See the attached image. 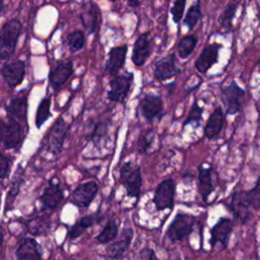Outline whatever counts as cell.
<instances>
[{
    "label": "cell",
    "mask_w": 260,
    "mask_h": 260,
    "mask_svg": "<svg viewBox=\"0 0 260 260\" xmlns=\"http://www.w3.org/2000/svg\"><path fill=\"white\" fill-rule=\"evenodd\" d=\"M22 25L17 18L7 20L0 28V59L10 58L16 48Z\"/></svg>",
    "instance_id": "1"
},
{
    "label": "cell",
    "mask_w": 260,
    "mask_h": 260,
    "mask_svg": "<svg viewBox=\"0 0 260 260\" xmlns=\"http://www.w3.org/2000/svg\"><path fill=\"white\" fill-rule=\"evenodd\" d=\"M120 183L125 187L127 195L138 198L141 193L142 177L140 168L131 161L125 162L120 169Z\"/></svg>",
    "instance_id": "2"
},
{
    "label": "cell",
    "mask_w": 260,
    "mask_h": 260,
    "mask_svg": "<svg viewBox=\"0 0 260 260\" xmlns=\"http://www.w3.org/2000/svg\"><path fill=\"white\" fill-rule=\"evenodd\" d=\"M69 128L70 126L64 121V119L59 118L53 124L44 139L45 148L53 154H59L69 132Z\"/></svg>",
    "instance_id": "3"
},
{
    "label": "cell",
    "mask_w": 260,
    "mask_h": 260,
    "mask_svg": "<svg viewBox=\"0 0 260 260\" xmlns=\"http://www.w3.org/2000/svg\"><path fill=\"white\" fill-rule=\"evenodd\" d=\"M195 217L191 214L179 212L167 230V236L172 242L185 239L193 231Z\"/></svg>",
    "instance_id": "4"
},
{
    "label": "cell",
    "mask_w": 260,
    "mask_h": 260,
    "mask_svg": "<svg viewBox=\"0 0 260 260\" xmlns=\"http://www.w3.org/2000/svg\"><path fill=\"white\" fill-rule=\"evenodd\" d=\"M175 191L176 186L173 178L165 179L157 185L153 196V203L156 210L161 211L173 208Z\"/></svg>",
    "instance_id": "5"
},
{
    "label": "cell",
    "mask_w": 260,
    "mask_h": 260,
    "mask_svg": "<svg viewBox=\"0 0 260 260\" xmlns=\"http://www.w3.org/2000/svg\"><path fill=\"white\" fill-rule=\"evenodd\" d=\"M245 96V90L235 81L221 89V99L226 107L228 115H235L240 112Z\"/></svg>",
    "instance_id": "6"
},
{
    "label": "cell",
    "mask_w": 260,
    "mask_h": 260,
    "mask_svg": "<svg viewBox=\"0 0 260 260\" xmlns=\"http://www.w3.org/2000/svg\"><path fill=\"white\" fill-rule=\"evenodd\" d=\"M132 73L115 75L110 81V90L108 91V99L112 102L117 103L124 102L132 85Z\"/></svg>",
    "instance_id": "7"
},
{
    "label": "cell",
    "mask_w": 260,
    "mask_h": 260,
    "mask_svg": "<svg viewBox=\"0 0 260 260\" xmlns=\"http://www.w3.org/2000/svg\"><path fill=\"white\" fill-rule=\"evenodd\" d=\"M230 208L236 221L244 224L250 219L253 209L247 199L246 191L238 190L233 193Z\"/></svg>",
    "instance_id": "8"
},
{
    "label": "cell",
    "mask_w": 260,
    "mask_h": 260,
    "mask_svg": "<svg viewBox=\"0 0 260 260\" xmlns=\"http://www.w3.org/2000/svg\"><path fill=\"white\" fill-rule=\"evenodd\" d=\"M234 229V221L229 217H221L211 229L210 246L213 249L219 245V250H224L229 246L230 236Z\"/></svg>",
    "instance_id": "9"
},
{
    "label": "cell",
    "mask_w": 260,
    "mask_h": 260,
    "mask_svg": "<svg viewBox=\"0 0 260 260\" xmlns=\"http://www.w3.org/2000/svg\"><path fill=\"white\" fill-rule=\"evenodd\" d=\"M3 79L11 88L20 84L25 74V64L22 60H15L5 63L0 70Z\"/></svg>",
    "instance_id": "10"
},
{
    "label": "cell",
    "mask_w": 260,
    "mask_h": 260,
    "mask_svg": "<svg viewBox=\"0 0 260 260\" xmlns=\"http://www.w3.org/2000/svg\"><path fill=\"white\" fill-rule=\"evenodd\" d=\"M99 191V186L94 181L80 184L72 193L71 201L79 207H88Z\"/></svg>",
    "instance_id": "11"
},
{
    "label": "cell",
    "mask_w": 260,
    "mask_h": 260,
    "mask_svg": "<svg viewBox=\"0 0 260 260\" xmlns=\"http://www.w3.org/2000/svg\"><path fill=\"white\" fill-rule=\"evenodd\" d=\"M221 48L222 46L218 43L205 46L195 61V68L201 73H206L218 61V52Z\"/></svg>",
    "instance_id": "12"
},
{
    "label": "cell",
    "mask_w": 260,
    "mask_h": 260,
    "mask_svg": "<svg viewBox=\"0 0 260 260\" xmlns=\"http://www.w3.org/2000/svg\"><path fill=\"white\" fill-rule=\"evenodd\" d=\"M139 106L143 118L148 122H152L157 118L161 114L164 108L161 98L153 93L145 94L140 101Z\"/></svg>",
    "instance_id": "13"
},
{
    "label": "cell",
    "mask_w": 260,
    "mask_h": 260,
    "mask_svg": "<svg viewBox=\"0 0 260 260\" xmlns=\"http://www.w3.org/2000/svg\"><path fill=\"white\" fill-rule=\"evenodd\" d=\"M23 134L22 128L18 121L14 118L8 116V121L5 125L4 135L2 139V143L6 149L16 148L22 141Z\"/></svg>",
    "instance_id": "14"
},
{
    "label": "cell",
    "mask_w": 260,
    "mask_h": 260,
    "mask_svg": "<svg viewBox=\"0 0 260 260\" xmlns=\"http://www.w3.org/2000/svg\"><path fill=\"white\" fill-rule=\"evenodd\" d=\"M180 68L176 65L175 55L170 54L161 59H159L153 69V76L158 81H164L167 79H170L177 75L180 72Z\"/></svg>",
    "instance_id": "15"
},
{
    "label": "cell",
    "mask_w": 260,
    "mask_h": 260,
    "mask_svg": "<svg viewBox=\"0 0 260 260\" xmlns=\"http://www.w3.org/2000/svg\"><path fill=\"white\" fill-rule=\"evenodd\" d=\"M132 237H133L132 229H130V228L124 229L120 238L117 241H115L107 246V248H106L107 256L109 258H113V259L122 258L130 246Z\"/></svg>",
    "instance_id": "16"
},
{
    "label": "cell",
    "mask_w": 260,
    "mask_h": 260,
    "mask_svg": "<svg viewBox=\"0 0 260 260\" xmlns=\"http://www.w3.org/2000/svg\"><path fill=\"white\" fill-rule=\"evenodd\" d=\"M128 51L127 45L113 47L109 52V57L106 63V71L110 75H117L120 69L124 66Z\"/></svg>",
    "instance_id": "17"
},
{
    "label": "cell",
    "mask_w": 260,
    "mask_h": 260,
    "mask_svg": "<svg viewBox=\"0 0 260 260\" xmlns=\"http://www.w3.org/2000/svg\"><path fill=\"white\" fill-rule=\"evenodd\" d=\"M150 54V41H149V32L141 34L135 41L132 50V62L136 66L144 65Z\"/></svg>",
    "instance_id": "18"
},
{
    "label": "cell",
    "mask_w": 260,
    "mask_h": 260,
    "mask_svg": "<svg viewBox=\"0 0 260 260\" xmlns=\"http://www.w3.org/2000/svg\"><path fill=\"white\" fill-rule=\"evenodd\" d=\"M99 18L100 10L94 2L89 1L82 5V9L80 12V20L88 34H93L96 30L99 25Z\"/></svg>",
    "instance_id": "19"
},
{
    "label": "cell",
    "mask_w": 260,
    "mask_h": 260,
    "mask_svg": "<svg viewBox=\"0 0 260 260\" xmlns=\"http://www.w3.org/2000/svg\"><path fill=\"white\" fill-rule=\"evenodd\" d=\"M15 256L18 260L41 259L42 254L38 242L34 238H22L15 251Z\"/></svg>",
    "instance_id": "20"
},
{
    "label": "cell",
    "mask_w": 260,
    "mask_h": 260,
    "mask_svg": "<svg viewBox=\"0 0 260 260\" xmlns=\"http://www.w3.org/2000/svg\"><path fill=\"white\" fill-rule=\"evenodd\" d=\"M72 73H73L72 61L61 62L50 71L49 81L55 89H58L67 81V79L72 75Z\"/></svg>",
    "instance_id": "21"
},
{
    "label": "cell",
    "mask_w": 260,
    "mask_h": 260,
    "mask_svg": "<svg viewBox=\"0 0 260 260\" xmlns=\"http://www.w3.org/2000/svg\"><path fill=\"white\" fill-rule=\"evenodd\" d=\"M63 199V191L58 184L51 182L48 187L45 188L42 196L41 202L45 210H54Z\"/></svg>",
    "instance_id": "22"
},
{
    "label": "cell",
    "mask_w": 260,
    "mask_h": 260,
    "mask_svg": "<svg viewBox=\"0 0 260 260\" xmlns=\"http://www.w3.org/2000/svg\"><path fill=\"white\" fill-rule=\"evenodd\" d=\"M224 115L222 109L220 107H217L214 109V111L210 114V116L207 119V122L204 127V136L208 139H215L222 129Z\"/></svg>",
    "instance_id": "23"
},
{
    "label": "cell",
    "mask_w": 260,
    "mask_h": 260,
    "mask_svg": "<svg viewBox=\"0 0 260 260\" xmlns=\"http://www.w3.org/2000/svg\"><path fill=\"white\" fill-rule=\"evenodd\" d=\"M6 112L9 117L17 119L23 123H26L27 113V96L25 94H18L13 98L6 106Z\"/></svg>",
    "instance_id": "24"
},
{
    "label": "cell",
    "mask_w": 260,
    "mask_h": 260,
    "mask_svg": "<svg viewBox=\"0 0 260 260\" xmlns=\"http://www.w3.org/2000/svg\"><path fill=\"white\" fill-rule=\"evenodd\" d=\"M198 190L204 201H206L208 196L214 191V186L212 183V169L210 167H199Z\"/></svg>",
    "instance_id": "25"
},
{
    "label": "cell",
    "mask_w": 260,
    "mask_h": 260,
    "mask_svg": "<svg viewBox=\"0 0 260 260\" xmlns=\"http://www.w3.org/2000/svg\"><path fill=\"white\" fill-rule=\"evenodd\" d=\"M102 217L98 216V214H89V215H85V216L80 217L79 220L76 221L75 224L72 225V228L70 229V231L68 233L69 239L73 240V239H76V238L80 237L87 228H89L92 224H94L95 222L100 221L102 219Z\"/></svg>",
    "instance_id": "26"
},
{
    "label": "cell",
    "mask_w": 260,
    "mask_h": 260,
    "mask_svg": "<svg viewBox=\"0 0 260 260\" xmlns=\"http://www.w3.org/2000/svg\"><path fill=\"white\" fill-rule=\"evenodd\" d=\"M26 228L29 234L34 236H43L47 234L50 229V219L44 215L36 216L27 220Z\"/></svg>",
    "instance_id": "27"
},
{
    "label": "cell",
    "mask_w": 260,
    "mask_h": 260,
    "mask_svg": "<svg viewBox=\"0 0 260 260\" xmlns=\"http://www.w3.org/2000/svg\"><path fill=\"white\" fill-rule=\"evenodd\" d=\"M239 6V2L236 0L231 1L218 17V23L223 30H230L233 26V20L236 16V11Z\"/></svg>",
    "instance_id": "28"
},
{
    "label": "cell",
    "mask_w": 260,
    "mask_h": 260,
    "mask_svg": "<svg viewBox=\"0 0 260 260\" xmlns=\"http://www.w3.org/2000/svg\"><path fill=\"white\" fill-rule=\"evenodd\" d=\"M197 42H198V39L194 35H188V36L183 37L180 40V42L178 44V48H177L179 57L181 59H186L187 57H189L192 54V52L194 51V49L197 45Z\"/></svg>",
    "instance_id": "29"
},
{
    "label": "cell",
    "mask_w": 260,
    "mask_h": 260,
    "mask_svg": "<svg viewBox=\"0 0 260 260\" xmlns=\"http://www.w3.org/2000/svg\"><path fill=\"white\" fill-rule=\"evenodd\" d=\"M118 235V224L114 219H109L102 232L96 236L95 240L99 244H108L112 242Z\"/></svg>",
    "instance_id": "30"
},
{
    "label": "cell",
    "mask_w": 260,
    "mask_h": 260,
    "mask_svg": "<svg viewBox=\"0 0 260 260\" xmlns=\"http://www.w3.org/2000/svg\"><path fill=\"white\" fill-rule=\"evenodd\" d=\"M201 17H202L201 6H200V1L198 0L196 3L192 4L188 8L187 13L184 17V24L188 27L189 30H192L197 25Z\"/></svg>",
    "instance_id": "31"
},
{
    "label": "cell",
    "mask_w": 260,
    "mask_h": 260,
    "mask_svg": "<svg viewBox=\"0 0 260 260\" xmlns=\"http://www.w3.org/2000/svg\"><path fill=\"white\" fill-rule=\"evenodd\" d=\"M50 108H51V99L50 98L43 99L38 107L37 114H36L37 128H41L43 126V124L51 117Z\"/></svg>",
    "instance_id": "32"
},
{
    "label": "cell",
    "mask_w": 260,
    "mask_h": 260,
    "mask_svg": "<svg viewBox=\"0 0 260 260\" xmlns=\"http://www.w3.org/2000/svg\"><path fill=\"white\" fill-rule=\"evenodd\" d=\"M67 45L71 52L81 50L85 45V37L82 30H74L67 37Z\"/></svg>",
    "instance_id": "33"
},
{
    "label": "cell",
    "mask_w": 260,
    "mask_h": 260,
    "mask_svg": "<svg viewBox=\"0 0 260 260\" xmlns=\"http://www.w3.org/2000/svg\"><path fill=\"white\" fill-rule=\"evenodd\" d=\"M21 180H22V169H21V166H18L15 173H14L13 180H12V183H11V187H10V190L8 192V196H7V200H6L7 205L13 203L16 195L19 192Z\"/></svg>",
    "instance_id": "34"
},
{
    "label": "cell",
    "mask_w": 260,
    "mask_h": 260,
    "mask_svg": "<svg viewBox=\"0 0 260 260\" xmlns=\"http://www.w3.org/2000/svg\"><path fill=\"white\" fill-rule=\"evenodd\" d=\"M154 137H155V133L152 129H147L146 131L142 132L137 141L138 151L140 153H146L148 149L151 147Z\"/></svg>",
    "instance_id": "35"
},
{
    "label": "cell",
    "mask_w": 260,
    "mask_h": 260,
    "mask_svg": "<svg viewBox=\"0 0 260 260\" xmlns=\"http://www.w3.org/2000/svg\"><path fill=\"white\" fill-rule=\"evenodd\" d=\"M247 199L252 207L253 210H259L260 209V178H258L255 186L250 189L249 191H246Z\"/></svg>",
    "instance_id": "36"
},
{
    "label": "cell",
    "mask_w": 260,
    "mask_h": 260,
    "mask_svg": "<svg viewBox=\"0 0 260 260\" xmlns=\"http://www.w3.org/2000/svg\"><path fill=\"white\" fill-rule=\"evenodd\" d=\"M202 114H203V108L200 107L198 105V103L195 101L188 113V116L184 122V126L191 124V123H195L196 125H198L200 123V121L202 120Z\"/></svg>",
    "instance_id": "37"
},
{
    "label": "cell",
    "mask_w": 260,
    "mask_h": 260,
    "mask_svg": "<svg viewBox=\"0 0 260 260\" xmlns=\"http://www.w3.org/2000/svg\"><path fill=\"white\" fill-rule=\"evenodd\" d=\"M186 2L187 0H174L173 6L171 8V14L175 23H178L182 19L185 11Z\"/></svg>",
    "instance_id": "38"
},
{
    "label": "cell",
    "mask_w": 260,
    "mask_h": 260,
    "mask_svg": "<svg viewBox=\"0 0 260 260\" xmlns=\"http://www.w3.org/2000/svg\"><path fill=\"white\" fill-rule=\"evenodd\" d=\"M107 130H108V126L104 123H99L93 131L92 134V142L95 145H99V143L101 142L102 138L107 134Z\"/></svg>",
    "instance_id": "39"
},
{
    "label": "cell",
    "mask_w": 260,
    "mask_h": 260,
    "mask_svg": "<svg viewBox=\"0 0 260 260\" xmlns=\"http://www.w3.org/2000/svg\"><path fill=\"white\" fill-rule=\"evenodd\" d=\"M9 170V159L0 151V179L7 177Z\"/></svg>",
    "instance_id": "40"
},
{
    "label": "cell",
    "mask_w": 260,
    "mask_h": 260,
    "mask_svg": "<svg viewBox=\"0 0 260 260\" xmlns=\"http://www.w3.org/2000/svg\"><path fill=\"white\" fill-rule=\"evenodd\" d=\"M140 258L145 259V260H150V259H156V255L153 252L152 249L150 248H144L140 251Z\"/></svg>",
    "instance_id": "41"
},
{
    "label": "cell",
    "mask_w": 260,
    "mask_h": 260,
    "mask_svg": "<svg viewBox=\"0 0 260 260\" xmlns=\"http://www.w3.org/2000/svg\"><path fill=\"white\" fill-rule=\"evenodd\" d=\"M5 125H6V122L2 118H0V142H2V139H3Z\"/></svg>",
    "instance_id": "42"
},
{
    "label": "cell",
    "mask_w": 260,
    "mask_h": 260,
    "mask_svg": "<svg viewBox=\"0 0 260 260\" xmlns=\"http://www.w3.org/2000/svg\"><path fill=\"white\" fill-rule=\"evenodd\" d=\"M126 4L131 8H136L140 4V0H125Z\"/></svg>",
    "instance_id": "43"
},
{
    "label": "cell",
    "mask_w": 260,
    "mask_h": 260,
    "mask_svg": "<svg viewBox=\"0 0 260 260\" xmlns=\"http://www.w3.org/2000/svg\"><path fill=\"white\" fill-rule=\"evenodd\" d=\"M4 7H5V3H4V0H0V16L4 10Z\"/></svg>",
    "instance_id": "44"
},
{
    "label": "cell",
    "mask_w": 260,
    "mask_h": 260,
    "mask_svg": "<svg viewBox=\"0 0 260 260\" xmlns=\"http://www.w3.org/2000/svg\"><path fill=\"white\" fill-rule=\"evenodd\" d=\"M257 69H258V71L260 72V58H259V60H258V62H257Z\"/></svg>",
    "instance_id": "45"
},
{
    "label": "cell",
    "mask_w": 260,
    "mask_h": 260,
    "mask_svg": "<svg viewBox=\"0 0 260 260\" xmlns=\"http://www.w3.org/2000/svg\"><path fill=\"white\" fill-rule=\"evenodd\" d=\"M110 1H111V2H115L116 0H110Z\"/></svg>",
    "instance_id": "46"
}]
</instances>
